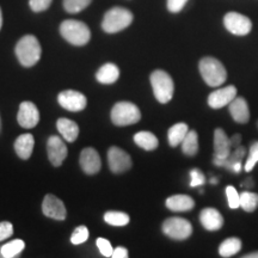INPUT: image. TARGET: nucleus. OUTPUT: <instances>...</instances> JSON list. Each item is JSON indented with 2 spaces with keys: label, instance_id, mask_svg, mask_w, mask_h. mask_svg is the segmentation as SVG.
I'll list each match as a JSON object with an SVG mask.
<instances>
[{
  "label": "nucleus",
  "instance_id": "nucleus-1",
  "mask_svg": "<svg viewBox=\"0 0 258 258\" xmlns=\"http://www.w3.org/2000/svg\"><path fill=\"white\" fill-rule=\"evenodd\" d=\"M199 70L206 84L212 88H218L227 79V71L220 60L206 56L200 60Z\"/></svg>",
  "mask_w": 258,
  "mask_h": 258
},
{
  "label": "nucleus",
  "instance_id": "nucleus-2",
  "mask_svg": "<svg viewBox=\"0 0 258 258\" xmlns=\"http://www.w3.org/2000/svg\"><path fill=\"white\" fill-rule=\"evenodd\" d=\"M16 55L19 62L24 67H31L41 59V44L38 40L32 35H25L18 41L16 46Z\"/></svg>",
  "mask_w": 258,
  "mask_h": 258
},
{
  "label": "nucleus",
  "instance_id": "nucleus-3",
  "mask_svg": "<svg viewBox=\"0 0 258 258\" xmlns=\"http://www.w3.org/2000/svg\"><path fill=\"white\" fill-rule=\"evenodd\" d=\"M60 34L64 40L73 46H85L91 38V32L84 22L67 19L60 25Z\"/></svg>",
  "mask_w": 258,
  "mask_h": 258
},
{
  "label": "nucleus",
  "instance_id": "nucleus-4",
  "mask_svg": "<svg viewBox=\"0 0 258 258\" xmlns=\"http://www.w3.org/2000/svg\"><path fill=\"white\" fill-rule=\"evenodd\" d=\"M133 22V14L124 8H112L104 15L102 28L106 34L116 32L128 28Z\"/></svg>",
  "mask_w": 258,
  "mask_h": 258
},
{
  "label": "nucleus",
  "instance_id": "nucleus-5",
  "mask_svg": "<svg viewBox=\"0 0 258 258\" xmlns=\"http://www.w3.org/2000/svg\"><path fill=\"white\" fill-rule=\"evenodd\" d=\"M151 85L156 99L161 104L169 103L173 97L175 85L169 73L163 70H156L151 74Z\"/></svg>",
  "mask_w": 258,
  "mask_h": 258
},
{
  "label": "nucleus",
  "instance_id": "nucleus-6",
  "mask_svg": "<svg viewBox=\"0 0 258 258\" xmlns=\"http://www.w3.org/2000/svg\"><path fill=\"white\" fill-rule=\"evenodd\" d=\"M140 109L131 102H118L111 109V121L118 127L134 124L140 121Z\"/></svg>",
  "mask_w": 258,
  "mask_h": 258
},
{
  "label": "nucleus",
  "instance_id": "nucleus-7",
  "mask_svg": "<svg viewBox=\"0 0 258 258\" xmlns=\"http://www.w3.org/2000/svg\"><path fill=\"white\" fill-rule=\"evenodd\" d=\"M164 234L175 240H185L192 233V226L186 219L173 217L166 219L161 226Z\"/></svg>",
  "mask_w": 258,
  "mask_h": 258
},
{
  "label": "nucleus",
  "instance_id": "nucleus-8",
  "mask_svg": "<svg viewBox=\"0 0 258 258\" xmlns=\"http://www.w3.org/2000/svg\"><path fill=\"white\" fill-rule=\"evenodd\" d=\"M226 30L235 36H246L252 30V22L239 12H227L224 17Z\"/></svg>",
  "mask_w": 258,
  "mask_h": 258
},
{
  "label": "nucleus",
  "instance_id": "nucleus-9",
  "mask_svg": "<svg viewBox=\"0 0 258 258\" xmlns=\"http://www.w3.org/2000/svg\"><path fill=\"white\" fill-rule=\"evenodd\" d=\"M109 169L114 173H122L132 167V158L121 148L112 146L108 151Z\"/></svg>",
  "mask_w": 258,
  "mask_h": 258
},
{
  "label": "nucleus",
  "instance_id": "nucleus-10",
  "mask_svg": "<svg viewBox=\"0 0 258 258\" xmlns=\"http://www.w3.org/2000/svg\"><path fill=\"white\" fill-rule=\"evenodd\" d=\"M57 102L63 109L69 111H82L86 106V97L74 90H66L59 93Z\"/></svg>",
  "mask_w": 258,
  "mask_h": 258
},
{
  "label": "nucleus",
  "instance_id": "nucleus-11",
  "mask_svg": "<svg viewBox=\"0 0 258 258\" xmlns=\"http://www.w3.org/2000/svg\"><path fill=\"white\" fill-rule=\"evenodd\" d=\"M17 120L19 125L23 128L30 129L36 127L40 121V112H38L37 106L32 102H22L19 105Z\"/></svg>",
  "mask_w": 258,
  "mask_h": 258
},
{
  "label": "nucleus",
  "instance_id": "nucleus-12",
  "mask_svg": "<svg viewBox=\"0 0 258 258\" xmlns=\"http://www.w3.org/2000/svg\"><path fill=\"white\" fill-rule=\"evenodd\" d=\"M42 212L46 217L59 221L64 220L67 214L63 202L51 194L44 196L43 203H42Z\"/></svg>",
  "mask_w": 258,
  "mask_h": 258
},
{
  "label": "nucleus",
  "instance_id": "nucleus-13",
  "mask_svg": "<svg viewBox=\"0 0 258 258\" xmlns=\"http://www.w3.org/2000/svg\"><path fill=\"white\" fill-rule=\"evenodd\" d=\"M235 97H237V88L234 85H228L213 91L208 96V105L212 109H221L230 104Z\"/></svg>",
  "mask_w": 258,
  "mask_h": 258
},
{
  "label": "nucleus",
  "instance_id": "nucleus-14",
  "mask_svg": "<svg viewBox=\"0 0 258 258\" xmlns=\"http://www.w3.org/2000/svg\"><path fill=\"white\" fill-rule=\"evenodd\" d=\"M47 153L54 166H60L67 157V146L59 137H50L47 143Z\"/></svg>",
  "mask_w": 258,
  "mask_h": 258
},
{
  "label": "nucleus",
  "instance_id": "nucleus-15",
  "mask_svg": "<svg viewBox=\"0 0 258 258\" xmlns=\"http://www.w3.org/2000/svg\"><path fill=\"white\" fill-rule=\"evenodd\" d=\"M80 166L86 175H95L101 170L102 163L99 154L95 148L86 147L80 153Z\"/></svg>",
  "mask_w": 258,
  "mask_h": 258
},
{
  "label": "nucleus",
  "instance_id": "nucleus-16",
  "mask_svg": "<svg viewBox=\"0 0 258 258\" xmlns=\"http://www.w3.org/2000/svg\"><path fill=\"white\" fill-rule=\"evenodd\" d=\"M247 154L246 147L244 146H238L237 148H233L230 156H228L227 159L225 160H217L213 159V163L214 165L220 166V167H226V169L231 170L232 172L239 173L241 171V160L244 159L245 156Z\"/></svg>",
  "mask_w": 258,
  "mask_h": 258
},
{
  "label": "nucleus",
  "instance_id": "nucleus-17",
  "mask_svg": "<svg viewBox=\"0 0 258 258\" xmlns=\"http://www.w3.org/2000/svg\"><path fill=\"white\" fill-rule=\"evenodd\" d=\"M232 152L230 138L225 133L222 128H217L214 131V159H227Z\"/></svg>",
  "mask_w": 258,
  "mask_h": 258
},
{
  "label": "nucleus",
  "instance_id": "nucleus-18",
  "mask_svg": "<svg viewBox=\"0 0 258 258\" xmlns=\"http://www.w3.org/2000/svg\"><path fill=\"white\" fill-rule=\"evenodd\" d=\"M228 110L232 118L237 122V123H247L250 120V110L247 102L245 101L243 97H235L230 104H228Z\"/></svg>",
  "mask_w": 258,
  "mask_h": 258
},
{
  "label": "nucleus",
  "instance_id": "nucleus-19",
  "mask_svg": "<svg viewBox=\"0 0 258 258\" xmlns=\"http://www.w3.org/2000/svg\"><path fill=\"white\" fill-rule=\"evenodd\" d=\"M200 221L207 231H219L224 225V218L221 213L215 208H205L200 213Z\"/></svg>",
  "mask_w": 258,
  "mask_h": 258
},
{
  "label": "nucleus",
  "instance_id": "nucleus-20",
  "mask_svg": "<svg viewBox=\"0 0 258 258\" xmlns=\"http://www.w3.org/2000/svg\"><path fill=\"white\" fill-rule=\"evenodd\" d=\"M35 146V139L31 134H22L16 139L15 151L17 156L23 160H28L31 157Z\"/></svg>",
  "mask_w": 258,
  "mask_h": 258
},
{
  "label": "nucleus",
  "instance_id": "nucleus-21",
  "mask_svg": "<svg viewBox=\"0 0 258 258\" xmlns=\"http://www.w3.org/2000/svg\"><path fill=\"white\" fill-rule=\"evenodd\" d=\"M165 205L172 212H189L195 207V201L188 195H173L166 200Z\"/></svg>",
  "mask_w": 258,
  "mask_h": 258
},
{
  "label": "nucleus",
  "instance_id": "nucleus-22",
  "mask_svg": "<svg viewBox=\"0 0 258 258\" xmlns=\"http://www.w3.org/2000/svg\"><path fill=\"white\" fill-rule=\"evenodd\" d=\"M56 128L64 140L69 143H73L77 140L79 135V127L76 122L70 118H59L56 122Z\"/></svg>",
  "mask_w": 258,
  "mask_h": 258
},
{
  "label": "nucleus",
  "instance_id": "nucleus-23",
  "mask_svg": "<svg viewBox=\"0 0 258 258\" xmlns=\"http://www.w3.org/2000/svg\"><path fill=\"white\" fill-rule=\"evenodd\" d=\"M118 77H120V70L115 63L111 62L103 64L96 73V78L101 84H114Z\"/></svg>",
  "mask_w": 258,
  "mask_h": 258
},
{
  "label": "nucleus",
  "instance_id": "nucleus-24",
  "mask_svg": "<svg viewBox=\"0 0 258 258\" xmlns=\"http://www.w3.org/2000/svg\"><path fill=\"white\" fill-rule=\"evenodd\" d=\"M189 127L186 123H176L173 124L172 127L169 129L167 132V140H169V144L171 147H177L178 145L182 144V141L184 140L185 135L188 134Z\"/></svg>",
  "mask_w": 258,
  "mask_h": 258
},
{
  "label": "nucleus",
  "instance_id": "nucleus-25",
  "mask_svg": "<svg viewBox=\"0 0 258 258\" xmlns=\"http://www.w3.org/2000/svg\"><path fill=\"white\" fill-rule=\"evenodd\" d=\"M134 143L146 151L156 150L159 145L157 137L151 132H139L134 135Z\"/></svg>",
  "mask_w": 258,
  "mask_h": 258
},
{
  "label": "nucleus",
  "instance_id": "nucleus-26",
  "mask_svg": "<svg viewBox=\"0 0 258 258\" xmlns=\"http://www.w3.org/2000/svg\"><path fill=\"white\" fill-rule=\"evenodd\" d=\"M241 250V240L239 238H228L222 241L219 246V254L224 258H228L234 256L235 253H238Z\"/></svg>",
  "mask_w": 258,
  "mask_h": 258
},
{
  "label": "nucleus",
  "instance_id": "nucleus-27",
  "mask_svg": "<svg viewBox=\"0 0 258 258\" xmlns=\"http://www.w3.org/2000/svg\"><path fill=\"white\" fill-rule=\"evenodd\" d=\"M182 151L185 156L194 157L199 152V135L195 131H189L182 141Z\"/></svg>",
  "mask_w": 258,
  "mask_h": 258
},
{
  "label": "nucleus",
  "instance_id": "nucleus-28",
  "mask_svg": "<svg viewBox=\"0 0 258 258\" xmlns=\"http://www.w3.org/2000/svg\"><path fill=\"white\" fill-rule=\"evenodd\" d=\"M25 247V243L21 239H16L10 241V243L3 245L0 247L2 250V257L4 258H15L19 256V253L24 250Z\"/></svg>",
  "mask_w": 258,
  "mask_h": 258
},
{
  "label": "nucleus",
  "instance_id": "nucleus-29",
  "mask_svg": "<svg viewBox=\"0 0 258 258\" xmlns=\"http://www.w3.org/2000/svg\"><path fill=\"white\" fill-rule=\"evenodd\" d=\"M240 207L245 212L252 213L258 208V194L243 191L240 194Z\"/></svg>",
  "mask_w": 258,
  "mask_h": 258
},
{
  "label": "nucleus",
  "instance_id": "nucleus-30",
  "mask_svg": "<svg viewBox=\"0 0 258 258\" xmlns=\"http://www.w3.org/2000/svg\"><path fill=\"white\" fill-rule=\"evenodd\" d=\"M104 221L111 226H125L129 224L131 219L125 213L106 212L104 214Z\"/></svg>",
  "mask_w": 258,
  "mask_h": 258
},
{
  "label": "nucleus",
  "instance_id": "nucleus-31",
  "mask_svg": "<svg viewBox=\"0 0 258 258\" xmlns=\"http://www.w3.org/2000/svg\"><path fill=\"white\" fill-rule=\"evenodd\" d=\"M92 0H63V8L70 14H78L91 4Z\"/></svg>",
  "mask_w": 258,
  "mask_h": 258
},
{
  "label": "nucleus",
  "instance_id": "nucleus-32",
  "mask_svg": "<svg viewBox=\"0 0 258 258\" xmlns=\"http://www.w3.org/2000/svg\"><path fill=\"white\" fill-rule=\"evenodd\" d=\"M258 163V141H254V143L251 144L249 148V153H247L246 161H245L244 170L246 172H250L252 171L254 165Z\"/></svg>",
  "mask_w": 258,
  "mask_h": 258
},
{
  "label": "nucleus",
  "instance_id": "nucleus-33",
  "mask_svg": "<svg viewBox=\"0 0 258 258\" xmlns=\"http://www.w3.org/2000/svg\"><path fill=\"white\" fill-rule=\"evenodd\" d=\"M89 239V230L86 226H78L76 230L73 231L72 235H71V243L74 245H79L85 243Z\"/></svg>",
  "mask_w": 258,
  "mask_h": 258
},
{
  "label": "nucleus",
  "instance_id": "nucleus-34",
  "mask_svg": "<svg viewBox=\"0 0 258 258\" xmlns=\"http://www.w3.org/2000/svg\"><path fill=\"white\" fill-rule=\"evenodd\" d=\"M226 196H227L228 206H230L231 209H237L238 207H240V194H238L234 186L228 185L226 188Z\"/></svg>",
  "mask_w": 258,
  "mask_h": 258
},
{
  "label": "nucleus",
  "instance_id": "nucleus-35",
  "mask_svg": "<svg viewBox=\"0 0 258 258\" xmlns=\"http://www.w3.org/2000/svg\"><path fill=\"white\" fill-rule=\"evenodd\" d=\"M190 177H191V180H190V186L191 188L201 186L206 183V177L199 169H192L190 171Z\"/></svg>",
  "mask_w": 258,
  "mask_h": 258
},
{
  "label": "nucleus",
  "instance_id": "nucleus-36",
  "mask_svg": "<svg viewBox=\"0 0 258 258\" xmlns=\"http://www.w3.org/2000/svg\"><path fill=\"white\" fill-rule=\"evenodd\" d=\"M96 244H97V246H98V249H99V251H101V253L103 254V256L111 257L114 249H112L110 241L104 239V238H98L96 241Z\"/></svg>",
  "mask_w": 258,
  "mask_h": 258
},
{
  "label": "nucleus",
  "instance_id": "nucleus-37",
  "mask_svg": "<svg viewBox=\"0 0 258 258\" xmlns=\"http://www.w3.org/2000/svg\"><path fill=\"white\" fill-rule=\"evenodd\" d=\"M53 0H29V5L34 12H42L49 8Z\"/></svg>",
  "mask_w": 258,
  "mask_h": 258
},
{
  "label": "nucleus",
  "instance_id": "nucleus-38",
  "mask_svg": "<svg viewBox=\"0 0 258 258\" xmlns=\"http://www.w3.org/2000/svg\"><path fill=\"white\" fill-rule=\"evenodd\" d=\"M188 2L189 0H167V10L170 12H172V14H178V12L184 9V6Z\"/></svg>",
  "mask_w": 258,
  "mask_h": 258
},
{
  "label": "nucleus",
  "instance_id": "nucleus-39",
  "mask_svg": "<svg viewBox=\"0 0 258 258\" xmlns=\"http://www.w3.org/2000/svg\"><path fill=\"white\" fill-rule=\"evenodd\" d=\"M14 233V226L11 222H0V241L8 239Z\"/></svg>",
  "mask_w": 258,
  "mask_h": 258
},
{
  "label": "nucleus",
  "instance_id": "nucleus-40",
  "mask_svg": "<svg viewBox=\"0 0 258 258\" xmlns=\"http://www.w3.org/2000/svg\"><path fill=\"white\" fill-rule=\"evenodd\" d=\"M112 258H127L128 257V250L125 247L118 246L114 249L111 254Z\"/></svg>",
  "mask_w": 258,
  "mask_h": 258
},
{
  "label": "nucleus",
  "instance_id": "nucleus-41",
  "mask_svg": "<svg viewBox=\"0 0 258 258\" xmlns=\"http://www.w3.org/2000/svg\"><path fill=\"white\" fill-rule=\"evenodd\" d=\"M230 141H231L232 150H233V148H237L238 146H240V144H241V135L240 134H234L233 137L230 138Z\"/></svg>",
  "mask_w": 258,
  "mask_h": 258
},
{
  "label": "nucleus",
  "instance_id": "nucleus-42",
  "mask_svg": "<svg viewBox=\"0 0 258 258\" xmlns=\"http://www.w3.org/2000/svg\"><path fill=\"white\" fill-rule=\"evenodd\" d=\"M253 185H254V183H253V179L251 178V177H247V178L245 179L243 183H241V186H243V188H247V189L252 188Z\"/></svg>",
  "mask_w": 258,
  "mask_h": 258
},
{
  "label": "nucleus",
  "instance_id": "nucleus-43",
  "mask_svg": "<svg viewBox=\"0 0 258 258\" xmlns=\"http://www.w3.org/2000/svg\"><path fill=\"white\" fill-rule=\"evenodd\" d=\"M243 258H258V251H254V252H250L247 254H244Z\"/></svg>",
  "mask_w": 258,
  "mask_h": 258
},
{
  "label": "nucleus",
  "instance_id": "nucleus-44",
  "mask_svg": "<svg viewBox=\"0 0 258 258\" xmlns=\"http://www.w3.org/2000/svg\"><path fill=\"white\" fill-rule=\"evenodd\" d=\"M3 27V14H2V9H0V29Z\"/></svg>",
  "mask_w": 258,
  "mask_h": 258
},
{
  "label": "nucleus",
  "instance_id": "nucleus-45",
  "mask_svg": "<svg viewBox=\"0 0 258 258\" xmlns=\"http://www.w3.org/2000/svg\"><path fill=\"white\" fill-rule=\"evenodd\" d=\"M211 183H212V184H217L218 179H217V178H212V179H211Z\"/></svg>",
  "mask_w": 258,
  "mask_h": 258
},
{
  "label": "nucleus",
  "instance_id": "nucleus-46",
  "mask_svg": "<svg viewBox=\"0 0 258 258\" xmlns=\"http://www.w3.org/2000/svg\"><path fill=\"white\" fill-rule=\"evenodd\" d=\"M0 257H2V250H0Z\"/></svg>",
  "mask_w": 258,
  "mask_h": 258
},
{
  "label": "nucleus",
  "instance_id": "nucleus-47",
  "mask_svg": "<svg viewBox=\"0 0 258 258\" xmlns=\"http://www.w3.org/2000/svg\"><path fill=\"white\" fill-rule=\"evenodd\" d=\"M0 129H2V122H0Z\"/></svg>",
  "mask_w": 258,
  "mask_h": 258
},
{
  "label": "nucleus",
  "instance_id": "nucleus-48",
  "mask_svg": "<svg viewBox=\"0 0 258 258\" xmlns=\"http://www.w3.org/2000/svg\"><path fill=\"white\" fill-rule=\"evenodd\" d=\"M257 128H258V122H257Z\"/></svg>",
  "mask_w": 258,
  "mask_h": 258
}]
</instances>
